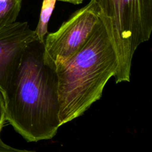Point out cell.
<instances>
[{
  "instance_id": "obj_3",
  "label": "cell",
  "mask_w": 152,
  "mask_h": 152,
  "mask_svg": "<svg viewBox=\"0 0 152 152\" xmlns=\"http://www.w3.org/2000/svg\"><path fill=\"white\" fill-rule=\"evenodd\" d=\"M110 23L118 61L116 83L129 82L132 59L152 31V0H95Z\"/></svg>"
},
{
  "instance_id": "obj_8",
  "label": "cell",
  "mask_w": 152,
  "mask_h": 152,
  "mask_svg": "<svg viewBox=\"0 0 152 152\" xmlns=\"http://www.w3.org/2000/svg\"><path fill=\"white\" fill-rule=\"evenodd\" d=\"M6 121L7 119L5 103L2 94L0 91V134Z\"/></svg>"
},
{
  "instance_id": "obj_4",
  "label": "cell",
  "mask_w": 152,
  "mask_h": 152,
  "mask_svg": "<svg viewBox=\"0 0 152 152\" xmlns=\"http://www.w3.org/2000/svg\"><path fill=\"white\" fill-rule=\"evenodd\" d=\"M95 0L74 12L55 32L48 33L43 44L44 63L55 69L59 62L73 56L85 43L102 17Z\"/></svg>"
},
{
  "instance_id": "obj_5",
  "label": "cell",
  "mask_w": 152,
  "mask_h": 152,
  "mask_svg": "<svg viewBox=\"0 0 152 152\" xmlns=\"http://www.w3.org/2000/svg\"><path fill=\"white\" fill-rule=\"evenodd\" d=\"M37 40L27 22L15 21L0 29V91H5L26 47Z\"/></svg>"
},
{
  "instance_id": "obj_2",
  "label": "cell",
  "mask_w": 152,
  "mask_h": 152,
  "mask_svg": "<svg viewBox=\"0 0 152 152\" xmlns=\"http://www.w3.org/2000/svg\"><path fill=\"white\" fill-rule=\"evenodd\" d=\"M118 69L110 23L102 13L83 46L71 58L55 65L60 125L83 115L99 100L107 82L115 77Z\"/></svg>"
},
{
  "instance_id": "obj_6",
  "label": "cell",
  "mask_w": 152,
  "mask_h": 152,
  "mask_svg": "<svg viewBox=\"0 0 152 152\" xmlns=\"http://www.w3.org/2000/svg\"><path fill=\"white\" fill-rule=\"evenodd\" d=\"M21 2L22 0H0V29L16 21Z\"/></svg>"
},
{
  "instance_id": "obj_7",
  "label": "cell",
  "mask_w": 152,
  "mask_h": 152,
  "mask_svg": "<svg viewBox=\"0 0 152 152\" xmlns=\"http://www.w3.org/2000/svg\"><path fill=\"white\" fill-rule=\"evenodd\" d=\"M56 0H43L38 24L34 30L38 41L44 43L48 33V23L55 7Z\"/></svg>"
},
{
  "instance_id": "obj_1",
  "label": "cell",
  "mask_w": 152,
  "mask_h": 152,
  "mask_svg": "<svg viewBox=\"0 0 152 152\" xmlns=\"http://www.w3.org/2000/svg\"><path fill=\"white\" fill-rule=\"evenodd\" d=\"M43 44L36 40L26 47L2 93L7 121L30 142L52 139L61 126L58 77L44 63Z\"/></svg>"
},
{
  "instance_id": "obj_10",
  "label": "cell",
  "mask_w": 152,
  "mask_h": 152,
  "mask_svg": "<svg viewBox=\"0 0 152 152\" xmlns=\"http://www.w3.org/2000/svg\"><path fill=\"white\" fill-rule=\"evenodd\" d=\"M59 1H62L64 2H68L70 4H72L74 5H78L83 2V0H58Z\"/></svg>"
},
{
  "instance_id": "obj_9",
  "label": "cell",
  "mask_w": 152,
  "mask_h": 152,
  "mask_svg": "<svg viewBox=\"0 0 152 152\" xmlns=\"http://www.w3.org/2000/svg\"><path fill=\"white\" fill-rule=\"evenodd\" d=\"M0 151L1 152H7V151H18V152H28L30 151L28 150H20L17 148H13L12 147H10L7 144H5L3 141L1 140L0 138Z\"/></svg>"
}]
</instances>
